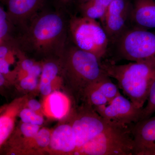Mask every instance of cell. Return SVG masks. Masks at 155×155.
I'll list each match as a JSON object with an SVG mask.
<instances>
[{
	"instance_id": "cb8c5ba5",
	"label": "cell",
	"mask_w": 155,
	"mask_h": 155,
	"mask_svg": "<svg viewBox=\"0 0 155 155\" xmlns=\"http://www.w3.org/2000/svg\"><path fill=\"white\" fill-rule=\"evenodd\" d=\"M38 83V77L31 75H27L20 81V86L22 88L32 90L36 87Z\"/></svg>"
},
{
	"instance_id": "e0dca14e",
	"label": "cell",
	"mask_w": 155,
	"mask_h": 155,
	"mask_svg": "<svg viewBox=\"0 0 155 155\" xmlns=\"http://www.w3.org/2000/svg\"><path fill=\"white\" fill-rule=\"evenodd\" d=\"M94 84L107 98L109 103L120 94L119 87L113 83L110 77L106 74L95 81Z\"/></svg>"
},
{
	"instance_id": "30bf717a",
	"label": "cell",
	"mask_w": 155,
	"mask_h": 155,
	"mask_svg": "<svg viewBox=\"0 0 155 155\" xmlns=\"http://www.w3.org/2000/svg\"><path fill=\"white\" fill-rule=\"evenodd\" d=\"M45 0H6L7 12L10 19L20 31L43 11Z\"/></svg>"
},
{
	"instance_id": "7c38bea8",
	"label": "cell",
	"mask_w": 155,
	"mask_h": 155,
	"mask_svg": "<svg viewBox=\"0 0 155 155\" xmlns=\"http://www.w3.org/2000/svg\"><path fill=\"white\" fill-rule=\"evenodd\" d=\"M130 18L137 28H155V0H135Z\"/></svg>"
},
{
	"instance_id": "44dd1931",
	"label": "cell",
	"mask_w": 155,
	"mask_h": 155,
	"mask_svg": "<svg viewBox=\"0 0 155 155\" xmlns=\"http://www.w3.org/2000/svg\"><path fill=\"white\" fill-rule=\"evenodd\" d=\"M13 122L12 119L7 116L0 118V144H2L12 131Z\"/></svg>"
},
{
	"instance_id": "d6986e66",
	"label": "cell",
	"mask_w": 155,
	"mask_h": 155,
	"mask_svg": "<svg viewBox=\"0 0 155 155\" xmlns=\"http://www.w3.org/2000/svg\"><path fill=\"white\" fill-rule=\"evenodd\" d=\"M147 102L146 105L143 108L142 114L140 120L151 117L155 113V80L151 86Z\"/></svg>"
},
{
	"instance_id": "603a6c76",
	"label": "cell",
	"mask_w": 155,
	"mask_h": 155,
	"mask_svg": "<svg viewBox=\"0 0 155 155\" xmlns=\"http://www.w3.org/2000/svg\"><path fill=\"white\" fill-rule=\"evenodd\" d=\"M21 132L26 137H35L39 129V125L29 123H22L20 127Z\"/></svg>"
},
{
	"instance_id": "277c9868",
	"label": "cell",
	"mask_w": 155,
	"mask_h": 155,
	"mask_svg": "<svg viewBox=\"0 0 155 155\" xmlns=\"http://www.w3.org/2000/svg\"><path fill=\"white\" fill-rule=\"evenodd\" d=\"M130 126L114 123L78 149L75 154L134 155Z\"/></svg>"
},
{
	"instance_id": "f1b7e54d",
	"label": "cell",
	"mask_w": 155,
	"mask_h": 155,
	"mask_svg": "<svg viewBox=\"0 0 155 155\" xmlns=\"http://www.w3.org/2000/svg\"><path fill=\"white\" fill-rule=\"evenodd\" d=\"M5 82V76L2 73H0V85L2 86Z\"/></svg>"
},
{
	"instance_id": "ac0fdd59",
	"label": "cell",
	"mask_w": 155,
	"mask_h": 155,
	"mask_svg": "<svg viewBox=\"0 0 155 155\" xmlns=\"http://www.w3.org/2000/svg\"><path fill=\"white\" fill-rule=\"evenodd\" d=\"M51 110L54 116L57 118H61L65 113V103L61 94L54 93L50 97Z\"/></svg>"
},
{
	"instance_id": "52a82bcc",
	"label": "cell",
	"mask_w": 155,
	"mask_h": 155,
	"mask_svg": "<svg viewBox=\"0 0 155 155\" xmlns=\"http://www.w3.org/2000/svg\"><path fill=\"white\" fill-rule=\"evenodd\" d=\"M104 119L122 125H132L141 119L143 108L137 107L120 94L106 105L96 107Z\"/></svg>"
},
{
	"instance_id": "3957f363",
	"label": "cell",
	"mask_w": 155,
	"mask_h": 155,
	"mask_svg": "<svg viewBox=\"0 0 155 155\" xmlns=\"http://www.w3.org/2000/svg\"><path fill=\"white\" fill-rule=\"evenodd\" d=\"M68 35L75 46L94 54L100 61L105 56L110 40L97 20L71 15L68 20Z\"/></svg>"
},
{
	"instance_id": "ffe728a7",
	"label": "cell",
	"mask_w": 155,
	"mask_h": 155,
	"mask_svg": "<svg viewBox=\"0 0 155 155\" xmlns=\"http://www.w3.org/2000/svg\"><path fill=\"white\" fill-rule=\"evenodd\" d=\"M20 117L22 122L38 125L43 123L42 117L30 109H24L20 112Z\"/></svg>"
},
{
	"instance_id": "83f0119b",
	"label": "cell",
	"mask_w": 155,
	"mask_h": 155,
	"mask_svg": "<svg viewBox=\"0 0 155 155\" xmlns=\"http://www.w3.org/2000/svg\"><path fill=\"white\" fill-rule=\"evenodd\" d=\"M72 0H57V1L63 6H67L71 2Z\"/></svg>"
},
{
	"instance_id": "6da1fadb",
	"label": "cell",
	"mask_w": 155,
	"mask_h": 155,
	"mask_svg": "<svg viewBox=\"0 0 155 155\" xmlns=\"http://www.w3.org/2000/svg\"><path fill=\"white\" fill-rule=\"evenodd\" d=\"M68 35V20L63 12L42 11L15 39L23 52L62 58Z\"/></svg>"
},
{
	"instance_id": "8992f818",
	"label": "cell",
	"mask_w": 155,
	"mask_h": 155,
	"mask_svg": "<svg viewBox=\"0 0 155 155\" xmlns=\"http://www.w3.org/2000/svg\"><path fill=\"white\" fill-rule=\"evenodd\" d=\"M118 42L122 59L133 62L155 60V32L137 27L125 30Z\"/></svg>"
},
{
	"instance_id": "5bb4252c",
	"label": "cell",
	"mask_w": 155,
	"mask_h": 155,
	"mask_svg": "<svg viewBox=\"0 0 155 155\" xmlns=\"http://www.w3.org/2000/svg\"><path fill=\"white\" fill-rule=\"evenodd\" d=\"M113 0H89L78 5L81 16L102 21Z\"/></svg>"
},
{
	"instance_id": "9a60e30c",
	"label": "cell",
	"mask_w": 155,
	"mask_h": 155,
	"mask_svg": "<svg viewBox=\"0 0 155 155\" xmlns=\"http://www.w3.org/2000/svg\"><path fill=\"white\" fill-rule=\"evenodd\" d=\"M60 61H55L50 60L47 61L43 65L41 75L40 90L43 95H48L51 92V83L55 79L60 71Z\"/></svg>"
},
{
	"instance_id": "7402d4cb",
	"label": "cell",
	"mask_w": 155,
	"mask_h": 155,
	"mask_svg": "<svg viewBox=\"0 0 155 155\" xmlns=\"http://www.w3.org/2000/svg\"><path fill=\"white\" fill-rule=\"evenodd\" d=\"M51 137L48 130L42 129L39 130L35 136V140L39 146L45 147L50 144Z\"/></svg>"
},
{
	"instance_id": "d4e9b609",
	"label": "cell",
	"mask_w": 155,
	"mask_h": 155,
	"mask_svg": "<svg viewBox=\"0 0 155 155\" xmlns=\"http://www.w3.org/2000/svg\"><path fill=\"white\" fill-rule=\"evenodd\" d=\"M10 72V64L5 58H0V73L7 75Z\"/></svg>"
},
{
	"instance_id": "2e32d148",
	"label": "cell",
	"mask_w": 155,
	"mask_h": 155,
	"mask_svg": "<svg viewBox=\"0 0 155 155\" xmlns=\"http://www.w3.org/2000/svg\"><path fill=\"white\" fill-rule=\"evenodd\" d=\"M16 27L10 19L7 11L0 7V45L15 39L13 35Z\"/></svg>"
},
{
	"instance_id": "f546056e",
	"label": "cell",
	"mask_w": 155,
	"mask_h": 155,
	"mask_svg": "<svg viewBox=\"0 0 155 155\" xmlns=\"http://www.w3.org/2000/svg\"><path fill=\"white\" fill-rule=\"evenodd\" d=\"M88 1H89V0H76V2H77L78 5H79L80 4H83L84 3Z\"/></svg>"
},
{
	"instance_id": "7a4b0ae2",
	"label": "cell",
	"mask_w": 155,
	"mask_h": 155,
	"mask_svg": "<svg viewBox=\"0 0 155 155\" xmlns=\"http://www.w3.org/2000/svg\"><path fill=\"white\" fill-rule=\"evenodd\" d=\"M101 65L106 75L117 81L129 100L137 107L143 108L155 80V60L122 65L105 61Z\"/></svg>"
},
{
	"instance_id": "4316f807",
	"label": "cell",
	"mask_w": 155,
	"mask_h": 155,
	"mask_svg": "<svg viewBox=\"0 0 155 155\" xmlns=\"http://www.w3.org/2000/svg\"><path fill=\"white\" fill-rule=\"evenodd\" d=\"M28 106L29 109L34 111H37L40 109L41 104L36 100L32 99L29 101Z\"/></svg>"
},
{
	"instance_id": "9c48e42d",
	"label": "cell",
	"mask_w": 155,
	"mask_h": 155,
	"mask_svg": "<svg viewBox=\"0 0 155 155\" xmlns=\"http://www.w3.org/2000/svg\"><path fill=\"white\" fill-rule=\"evenodd\" d=\"M131 8L128 0H113L104 18L101 21L109 40H117L125 31Z\"/></svg>"
},
{
	"instance_id": "4dcf8cb0",
	"label": "cell",
	"mask_w": 155,
	"mask_h": 155,
	"mask_svg": "<svg viewBox=\"0 0 155 155\" xmlns=\"http://www.w3.org/2000/svg\"><path fill=\"white\" fill-rule=\"evenodd\" d=\"M2 2H3V3H5V2H6V0H1Z\"/></svg>"
},
{
	"instance_id": "5b68a950",
	"label": "cell",
	"mask_w": 155,
	"mask_h": 155,
	"mask_svg": "<svg viewBox=\"0 0 155 155\" xmlns=\"http://www.w3.org/2000/svg\"><path fill=\"white\" fill-rule=\"evenodd\" d=\"M62 59L65 61L68 75L84 92L89 86L105 75L101 61L91 53L81 49L75 45L66 47Z\"/></svg>"
},
{
	"instance_id": "4fadbf2b",
	"label": "cell",
	"mask_w": 155,
	"mask_h": 155,
	"mask_svg": "<svg viewBox=\"0 0 155 155\" xmlns=\"http://www.w3.org/2000/svg\"><path fill=\"white\" fill-rule=\"evenodd\" d=\"M50 145L53 149L64 152L77 148L72 126L63 125L57 127L53 131Z\"/></svg>"
},
{
	"instance_id": "484cf974",
	"label": "cell",
	"mask_w": 155,
	"mask_h": 155,
	"mask_svg": "<svg viewBox=\"0 0 155 155\" xmlns=\"http://www.w3.org/2000/svg\"><path fill=\"white\" fill-rule=\"evenodd\" d=\"M34 62L28 59H24L21 63V66L23 71L28 73L29 70L35 65Z\"/></svg>"
},
{
	"instance_id": "ba28073f",
	"label": "cell",
	"mask_w": 155,
	"mask_h": 155,
	"mask_svg": "<svg viewBox=\"0 0 155 155\" xmlns=\"http://www.w3.org/2000/svg\"><path fill=\"white\" fill-rule=\"evenodd\" d=\"M114 123L94 112H88L79 116L72 125L77 149L110 127Z\"/></svg>"
},
{
	"instance_id": "8fae6325",
	"label": "cell",
	"mask_w": 155,
	"mask_h": 155,
	"mask_svg": "<svg viewBox=\"0 0 155 155\" xmlns=\"http://www.w3.org/2000/svg\"><path fill=\"white\" fill-rule=\"evenodd\" d=\"M134 155H155V116L131 125Z\"/></svg>"
}]
</instances>
